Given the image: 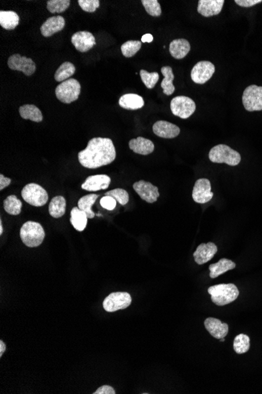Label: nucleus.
<instances>
[{"label":"nucleus","instance_id":"nucleus-2","mask_svg":"<svg viewBox=\"0 0 262 394\" xmlns=\"http://www.w3.org/2000/svg\"><path fill=\"white\" fill-rule=\"evenodd\" d=\"M211 301L217 306H224L237 299L240 292L234 284H219L208 288Z\"/></svg>","mask_w":262,"mask_h":394},{"label":"nucleus","instance_id":"nucleus-30","mask_svg":"<svg viewBox=\"0 0 262 394\" xmlns=\"http://www.w3.org/2000/svg\"><path fill=\"white\" fill-rule=\"evenodd\" d=\"M98 197H99L98 195L90 194V195L82 197L78 202V207H79V209L86 212L88 219H93L95 218V214L91 209V207L95 203Z\"/></svg>","mask_w":262,"mask_h":394},{"label":"nucleus","instance_id":"nucleus-34","mask_svg":"<svg viewBox=\"0 0 262 394\" xmlns=\"http://www.w3.org/2000/svg\"><path fill=\"white\" fill-rule=\"evenodd\" d=\"M142 48V42L138 41H129L124 43L121 47V51L123 56L126 58H131Z\"/></svg>","mask_w":262,"mask_h":394},{"label":"nucleus","instance_id":"nucleus-7","mask_svg":"<svg viewBox=\"0 0 262 394\" xmlns=\"http://www.w3.org/2000/svg\"><path fill=\"white\" fill-rule=\"evenodd\" d=\"M170 110L173 115L187 119L196 111V103L189 97L177 96L171 100Z\"/></svg>","mask_w":262,"mask_h":394},{"label":"nucleus","instance_id":"nucleus-29","mask_svg":"<svg viewBox=\"0 0 262 394\" xmlns=\"http://www.w3.org/2000/svg\"><path fill=\"white\" fill-rule=\"evenodd\" d=\"M66 210V200L64 197L56 196L51 200L49 205V212L54 218L63 217Z\"/></svg>","mask_w":262,"mask_h":394},{"label":"nucleus","instance_id":"nucleus-11","mask_svg":"<svg viewBox=\"0 0 262 394\" xmlns=\"http://www.w3.org/2000/svg\"><path fill=\"white\" fill-rule=\"evenodd\" d=\"M8 66L12 70L20 71L25 75L32 76L36 70V65L31 58L21 56L19 54L11 55L8 59Z\"/></svg>","mask_w":262,"mask_h":394},{"label":"nucleus","instance_id":"nucleus-17","mask_svg":"<svg viewBox=\"0 0 262 394\" xmlns=\"http://www.w3.org/2000/svg\"><path fill=\"white\" fill-rule=\"evenodd\" d=\"M224 4V0H199L197 11L206 18L214 16L220 14Z\"/></svg>","mask_w":262,"mask_h":394},{"label":"nucleus","instance_id":"nucleus-43","mask_svg":"<svg viewBox=\"0 0 262 394\" xmlns=\"http://www.w3.org/2000/svg\"><path fill=\"white\" fill-rule=\"evenodd\" d=\"M11 184V179L7 178L3 174L0 175V191L5 189Z\"/></svg>","mask_w":262,"mask_h":394},{"label":"nucleus","instance_id":"nucleus-5","mask_svg":"<svg viewBox=\"0 0 262 394\" xmlns=\"http://www.w3.org/2000/svg\"><path fill=\"white\" fill-rule=\"evenodd\" d=\"M81 92V85L75 79H68L59 84L55 90L56 97L61 102L70 104L79 98Z\"/></svg>","mask_w":262,"mask_h":394},{"label":"nucleus","instance_id":"nucleus-40","mask_svg":"<svg viewBox=\"0 0 262 394\" xmlns=\"http://www.w3.org/2000/svg\"><path fill=\"white\" fill-rule=\"evenodd\" d=\"M116 202L117 201L111 196H105L100 201L101 205L108 210H113L116 206Z\"/></svg>","mask_w":262,"mask_h":394},{"label":"nucleus","instance_id":"nucleus-1","mask_svg":"<svg viewBox=\"0 0 262 394\" xmlns=\"http://www.w3.org/2000/svg\"><path fill=\"white\" fill-rule=\"evenodd\" d=\"M115 157L116 151L112 139L101 137L91 138L86 149L78 154L79 163L91 169L109 165Z\"/></svg>","mask_w":262,"mask_h":394},{"label":"nucleus","instance_id":"nucleus-23","mask_svg":"<svg viewBox=\"0 0 262 394\" xmlns=\"http://www.w3.org/2000/svg\"><path fill=\"white\" fill-rule=\"evenodd\" d=\"M119 105L125 110L136 111L142 108L145 105V102L143 98L140 95L137 94H126L119 98Z\"/></svg>","mask_w":262,"mask_h":394},{"label":"nucleus","instance_id":"nucleus-46","mask_svg":"<svg viewBox=\"0 0 262 394\" xmlns=\"http://www.w3.org/2000/svg\"><path fill=\"white\" fill-rule=\"evenodd\" d=\"M4 233V228H3L2 221H0V235H3Z\"/></svg>","mask_w":262,"mask_h":394},{"label":"nucleus","instance_id":"nucleus-4","mask_svg":"<svg viewBox=\"0 0 262 394\" xmlns=\"http://www.w3.org/2000/svg\"><path fill=\"white\" fill-rule=\"evenodd\" d=\"M209 158L213 163H225L230 166H236L241 161L240 153L225 144L213 147L209 153Z\"/></svg>","mask_w":262,"mask_h":394},{"label":"nucleus","instance_id":"nucleus-6","mask_svg":"<svg viewBox=\"0 0 262 394\" xmlns=\"http://www.w3.org/2000/svg\"><path fill=\"white\" fill-rule=\"evenodd\" d=\"M21 196L27 203L33 206L40 207L48 202V192L38 184H28L21 191Z\"/></svg>","mask_w":262,"mask_h":394},{"label":"nucleus","instance_id":"nucleus-25","mask_svg":"<svg viewBox=\"0 0 262 394\" xmlns=\"http://www.w3.org/2000/svg\"><path fill=\"white\" fill-rule=\"evenodd\" d=\"M19 113L23 119L30 120L34 122H41L43 119L40 110L31 104H27L20 107Z\"/></svg>","mask_w":262,"mask_h":394},{"label":"nucleus","instance_id":"nucleus-13","mask_svg":"<svg viewBox=\"0 0 262 394\" xmlns=\"http://www.w3.org/2000/svg\"><path fill=\"white\" fill-rule=\"evenodd\" d=\"M133 188L140 198L148 203L156 202L159 197L157 187L154 186L151 183L145 181H138L134 184Z\"/></svg>","mask_w":262,"mask_h":394},{"label":"nucleus","instance_id":"nucleus-37","mask_svg":"<svg viewBox=\"0 0 262 394\" xmlns=\"http://www.w3.org/2000/svg\"><path fill=\"white\" fill-rule=\"evenodd\" d=\"M140 75L142 81L149 89H152L154 87L156 86V84H157L159 79V74L156 72L149 73L142 69L140 71Z\"/></svg>","mask_w":262,"mask_h":394},{"label":"nucleus","instance_id":"nucleus-36","mask_svg":"<svg viewBox=\"0 0 262 394\" xmlns=\"http://www.w3.org/2000/svg\"><path fill=\"white\" fill-rule=\"evenodd\" d=\"M105 196H111L115 198L120 205H125L129 202V194L127 191L121 188H116V189L111 190L107 191L105 194Z\"/></svg>","mask_w":262,"mask_h":394},{"label":"nucleus","instance_id":"nucleus-20","mask_svg":"<svg viewBox=\"0 0 262 394\" xmlns=\"http://www.w3.org/2000/svg\"><path fill=\"white\" fill-rule=\"evenodd\" d=\"M65 18L62 16H54L48 18L40 28L41 33L44 37H50L65 28Z\"/></svg>","mask_w":262,"mask_h":394},{"label":"nucleus","instance_id":"nucleus-39","mask_svg":"<svg viewBox=\"0 0 262 394\" xmlns=\"http://www.w3.org/2000/svg\"><path fill=\"white\" fill-rule=\"evenodd\" d=\"M79 5L82 11L88 13H94L100 7L99 0H79Z\"/></svg>","mask_w":262,"mask_h":394},{"label":"nucleus","instance_id":"nucleus-31","mask_svg":"<svg viewBox=\"0 0 262 394\" xmlns=\"http://www.w3.org/2000/svg\"><path fill=\"white\" fill-rule=\"evenodd\" d=\"M75 72V67L73 64L69 61H65L63 64L60 65L58 70L55 73V81L58 82H64V81L68 80L69 77H72Z\"/></svg>","mask_w":262,"mask_h":394},{"label":"nucleus","instance_id":"nucleus-28","mask_svg":"<svg viewBox=\"0 0 262 394\" xmlns=\"http://www.w3.org/2000/svg\"><path fill=\"white\" fill-rule=\"evenodd\" d=\"M161 72L164 77V79L161 82V87L163 88V93L166 95H171L174 92L175 87L173 84L174 75L171 67L163 66L161 68Z\"/></svg>","mask_w":262,"mask_h":394},{"label":"nucleus","instance_id":"nucleus-19","mask_svg":"<svg viewBox=\"0 0 262 394\" xmlns=\"http://www.w3.org/2000/svg\"><path fill=\"white\" fill-rule=\"evenodd\" d=\"M204 326L208 332L217 339L226 338L229 333V325L215 318H207L205 320Z\"/></svg>","mask_w":262,"mask_h":394},{"label":"nucleus","instance_id":"nucleus-21","mask_svg":"<svg viewBox=\"0 0 262 394\" xmlns=\"http://www.w3.org/2000/svg\"><path fill=\"white\" fill-rule=\"evenodd\" d=\"M129 147L131 151L142 155H149L152 154L155 148V146L152 141L141 136L131 139L129 142Z\"/></svg>","mask_w":262,"mask_h":394},{"label":"nucleus","instance_id":"nucleus-14","mask_svg":"<svg viewBox=\"0 0 262 394\" xmlns=\"http://www.w3.org/2000/svg\"><path fill=\"white\" fill-rule=\"evenodd\" d=\"M72 43L77 51L85 53L95 47L96 41L93 34L86 31H80V32H75L72 35Z\"/></svg>","mask_w":262,"mask_h":394},{"label":"nucleus","instance_id":"nucleus-10","mask_svg":"<svg viewBox=\"0 0 262 394\" xmlns=\"http://www.w3.org/2000/svg\"><path fill=\"white\" fill-rule=\"evenodd\" d=\"M214 72V65L210 61H199L192 68L191 77L196 84H203L211 78Z\"/></svg>","mask_w":262,"mask_h":394},{"label":"nucleus","instance_id":"nucleus-47","mask_svg":"<svg viewBox=\"0 0 262 394\" xmlns=\"http://www.w3.org/2000/svg\"><path fill=\"white\" fill-rule=\"evenodd\" d=\"M221 342H225V338H221Z\"/></svg>","mask_w":262,"mask_h":394},{"label":"nucleus","instance_id":"nucleus-44","mask_svg":"<svg viewBox=\"0 0 262 394\" xmlns=\"http://www.w3.org/2000/svg\"><path fill=\"white\" fill-rule=\"evenodd\" d=\"M152 41H153V37L152 34H145L142 38V43H152Z\"/></svg>","mask_w":262,"mask_h":394},{"label":"nucleus","instance_id":"nucleus-15","mask_svg":"<svg viewBox=\"0 0 262 394\" xmlns=\"http://www.w3.org/2000/svg\"><path fill=\"white\" fill-rule=\"evenodd\" d=\"M111 184V178L109 175H95L86 178V181L82 184V189L88 191H98L109 188Z\"/></svg>","mask_w":262,"mask_h":394},{"label":"nucleus","instance_id":"nucleus-9","mask_svg":"<svg viewBox=\"0 0 262 394\" xmlns=\"http://www.w3.org/2000/svg\"><path fill=\"white\" fill-rule=\"evenodd\" d=\"M243 103L250 112L262 111V87L250 85L243 91Z\"/></svg>","mask_w":262,"mask_h":394},{"label":"nucleus","instance_id":"nucleus-12","mask_svg":"<svg viewBox=\"0 0 262 394\" xmlns=\"http://www.w3.org/2000/svg\"><path fill=\"white\" fill-rule=\"evenodd\" d=\"M213 196L211 191V184L208 179H199L195 183L192 191V198L196 203L205 204L210 202Z\"/></svg>","mask_w":262,"mask_h":394},{"label":"nucleus","instance_id":"nucleus-8","mask_svg":"<svg viewBox=\"0 0 262 394\" xmlns=\"http://www.w3.org/2000/svg\"><path fill=\"white\" fill-rule=\"evenodd\" d=\"M131 302L132 298L128 293H112L104 300L103 308L106 312H114L128 308Z\"/></svg>","mask_w":262,"mask_h":394},{"label":"nucleus","instance_id":"nucleus-22","mask_svg":"<svg viewBox=\"0 0 262 394\" xmlns=\"http://www.w3.org/2000/svg\"><path fill=\"white\" fill-rule=\"evenodd\" d=\"M169 53L175 59H182L190 51L191 46L185 39H178L169 44Z\"/></svg>","mask_w":262,"mask_h":394},{"label":"nucleus","instance_id":"nucleus-41","mask_svg":"<svg viewBox=\"0 0 262 394\" xmlns=\"http://www.w3.org/2000/svg\"><path fill=\"white\" fill-rule=\"evenodd\" d=\"M261 2V0H236V1H235V3H236L237 5L243 7H253V6L260 4V3Z\"/></svg>","mask_w":262,"mask_h":394},{"label":"nucleus","instance_id":"nucleus-16","mask_svg":"<svg viewBox=\"0 0 262 394\" xmlns=\"http://www.w3.org/2000/svg\"><path fill=\"white\" fill-rule=\"evenodd\" d=\"M217 252V245L213 242L202 243L197 247V249L193 254V257L198 265H201L210 261Z\"/></svg>","mask_w":262,"mask_h":394},{"label":"nucleus","instance_id":"nucleus-24","mask_svg":"<svg viewBox=\"0 0 262 394\" xmlns=\"http://www.w3.org/2000/svg\"><path fill=\"white\" fill-rule=\"evenodd\" d=\"M236 263L231 261V260L222 258L217 263L212 264L209 267L210 273V277L211 279H215L219 275L226 273L228 271L234 269L236 268Z\"/></svg>","mask_w":262,"mask_h":394},{"label":"nucleus","instance_id":"nucleus-38","mask_svg":"<svg viewBox=\"0 0 262 394\" xmlns=\"http://www.w3.org/2000/svg\"><path fill=\"white\" fill-rule=\"evenodd\" d=\"M142 4L145 8V11L151 16L159 17L162 14L160 4L157 0H142Z\"/></svg>","mask_w":262,"mask_h":394},{"label":"nucleus","instance_id":"nucleus-26","mask_svg":"<svg viewBox=\"0 0 262 394\" xmlns=\"http://www.w3.org/2000/svg\"><path fill=\"white\" fill-rule=\"evenodd\" d=\"M88 219L86 212L79 209V207H74L71 211V224L78 231H82L86 228Z\"/></svg>","mask_w":262,"mask_h":394},{"label":"nucleus","instance_id":"nucleus-3","mask_svg":"<svg viewBox=\"0 0 262 394\" xmlns=\"http://www.w3.org/2000/svg\"><path fill=\"white\" fill-rule=\"evenodd\" d=\"M21 240L30 248L40 245L45 238V231L40 224L34 221H27L20 231Z\"/></svg>","mask_w":262,"mask_h":394},{"label":"nucleus","instance_id":"nucleus-27","mask_svg":"<svg viewBox=\"0 0 262 394\" xmlns=\"http://www.w3.org/2000/svg\"><path fill=\"white\" fill-rule=\"evenodd\" d=\"M20 18L18 14L14 11H4L0 12V25L6 30H13L19 25Z\"/></svg>","mask_w":262,"mask_h":394},{"label":"nucleus","instance_id":"nucleus-42","mask_svg":"<svg viewBox=\"0 0 262 394\" xmlns=\"http://www.w3.org/2000/svg\"><path fill=\"white\" fill-rule=\"evenodd\" d=\"M115 391L112 386L109 385H103L102 387L97 389L94 394H115Z\"/></svg>","mask_w":262,"mask_h":394},{"label":"nucleus","instance_id":"nucleus-45","mask_svg":"<svg viewBox=\"0 0 262 394\" xmlns=\"http://www.w3.org/2000/svg\"><path fill=\"white\" fill-rule=\"evenodd\" d=\"M6 351V345L2 340L0 341V357H2L4 355V352Z\"/></svg>","mask_w":262,"mask_h":394},{"label":"nucleus","instance_id":"nucleus-35","mask_svg":"<svg viewBox=\"0 0 262 394\" xmlns=\"http://www.w3.org/2000/svg\"><path fill=\"white\" fill-rule=\"evenodd\" d=\"M69 0H50L48 2V9L52 14L65 12L70 6Z\"/></svg>","mask_w":262,"mask_h":394},{"label":"nucleus","instance_id":"nucleus-18","mask_svg":"<svg viewBox=\"0 0 262 394\" xmlns=\"http://www.w3.org/2000/svg\"><path fill=\"white\" fill-rule=\"evenodd\" d=\"M153 132L157 136L163 138H173L180 134V128L172 123L159 121L153 125Z\"/></svg>","mask_w":262,"mask_h":394},{"label":"nucleus","instance_id":"nucleus-32","mask_svg":"<svg viewBox=\"0 0 262 394\" xmlns=\"http://www.w3.org/2000/svg\"><path fill=\"white\" fill-rule=\"evenodd\" d=\"M4 209L11 215H19L22 208V202L15 195H10L4 202Z\"/></svg>","mask_w":262,"mask_h":394},{"label":"nucleus","instance_id":"nucleus-33","mask_svg":"<svg viewBox=\"0 0 262 394\" xmlns=\"http://www.w3.org/2000/svg\"><path fill=\"white\" fill-rule=\"evenodd\" d=\"M250 347V340L247 335L240 334L235 338L233 348L238 354H243L248 352Z\"/></svg>","mask_w":262,"mask_h":394}]
</instances>
